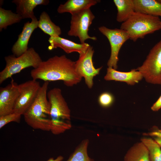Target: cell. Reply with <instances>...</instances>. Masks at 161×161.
Returning <instances> with one entry per match:
<instances>
[{
	"label": "cell",
	"instance_id": "23",
	"mask_svg": "<svg viewBox=\"0 0 161 161\" xmlns=\"http://www.w3.org/2000/svg\"><path fill=\"white\" fill-rule=\"evenodd\" d=\"M88 140L82 141L66 161H92L88 154Z\"/></svg>",
	"mask_w": 161,
	"mask_h": 161
},
{
	"label": "cell",
	"instance_id": "9",
	"mask_svg": "<svg viewBox=\"0 0 161 161\" xmlns=\"http://www.w3.org/2000/svg\"><path fill=\"white\" fill-rule=\"evenodd\" d=\"M41 86L39 82L34 79L18 84L20 93L13 112L24 115L34 101Z\"/></svg>",
	"mask_w": 161,
	"mask_h": 161
},
{
	"label": "cell",
	"instance_id": "6",
	"mask_svg": "<svg viewBox=\"0 0 161 161\" xmlns=\"http://www.w3.org/2000/svg\"><path fill=\"white\" fill-rule=\"evenodd\" d=\"M136 69L147 83L161 85V39L151 49L142 65Z\"/></svg>",
	"mask_w": 161,
	"mask_h": 161
},
{
	"label": "cell",
	"instance_id": "28",
	"mask_svg": "<svg viewBox=\"0 0 161 161\" xmlns=\"http://www.w3.org/2000/svg\"><path fill=\"white\" fill-rule=\"evenodd\" d=\"M64 159V157L61 156H59L56 158L54 159L53 158H50L47 161H61Z\"/></svg>",
	"mask_w": 161,
	"mask_h": 161
},
{
	"label": "cell",
	"instance_id": "27",
	"mask_svg": "<svg viewBox=\"0 0 161 161\" xmlns=\"http://www.w3.org/2000/svg\"><path fill=\"white\" fill-rule=\"evenodd\" d=\"M161 109V95L157 100L151 107V110L154 112H157Z\"/></svg>",
	"mask_w": 161,
	"mask_h": 161
},
{
	"label": "cell",
	"instance_id": "24",
	"mask_svg": "<svg viewBox=\"0 0 161 161\" xmlns=\"http://www.w3.org/2000/svg\"><path fill=\"white\" fill-rule=\"evenodd\" d=\"M21 115L13 112L4 115L0 116V128L1 129L8 123L14 122L19 123L21 120Z\"/></svg>",
	"mask_w": 161,
	"mask_h": 161
},
{
	"label": "cell",
	"instance_id": "7",
	"mask_svg": "<svg viewBox=\"0 0 161 161\" xmlns=\"http://www.w3.org/2000/svg\"><path fill=\"white\" fill-rule=\"evenodd\" d=\"M70 26L68 35L78 37L81 44L85 43L89 39L96 40L95 36H90L88 34L89 28L95 16L89 8L71 15Z\"/></svg>",
	"mask_w": 161,
	"mask_h": 161
},
{
	"label": "cell",
	"instance_id": "20",
	"mask_svg": "<svg viewBox=\"0 0 161 161\" xmlns=\"http://www.w3.org/2000/svg\"><path fill=\"white\" fill-rule=\"evenodd\" d=\"M38 27L51 37L59 36L62 33L60 27L52 21L49 16L45 11L42 12L40 16Z\"/></svg>",
	"mask_w": 161,
	"mask_h": 161
},
{
	"label": "cell",
	"instance_id": "26",
	"mask_svg": "<svg viewBox=\"0 0 161 161\" xmlns=\"http://www.w3.org/2000/svg\"><path fill=\"white\" fill-rule=\"evenodd\" d=\"M153 131L148 133H145V135L152 136L153 137H161V130L155 127Z\"/></svg>",
	"mask_w": 161,
	"mask_h": 161
},
{
	"label": "cell",
	"instance_id": "4",
	"mask_svg": "<svg viewBox=\"0 0 161 161\" xmlns=\"http://www.w3.org/2000/svg\"><path fill=\"white\" fill-rule=\"evenodd\" d=\"M120 29L127 32L130 39L135 41L161 29V20L159 17L135 12L122 23Z\"/></svg>",
	"mask_w": 161,
	"mask_h": 161
},
{
	"label": "cell",
	"instance_id": "30",
	"mask_svg": "<svg viewBox=\"0 0 161 161\" xmlns=\"http://www.w3.org/2000/svg\"></svg>",
	"mask_w": 161,
	"mask_h": 161
},
{
	"label": "cell",
	"instance_id": "17",
	"mask_svg": "<svg viewBox=\"0 0 161 161\" xmlns=\"http://www.w3.org/2000/svg\"><path fill=\"white\" fill-rule=\"evenodd\" d=\"M135 12L155 16H161V1L133 0Z\"/></svg>",
	"mask_w": 161,
	"mask_h": 161
},
{
	"label": "cell",
	"instance_id": "1",
	"mask_svg": "<svg viewBox=\"0 0 161 161\" xmlns=\"http://www.w3.org/2000/svg\"><path fill=\"white\" fill-rule=\"evenodd\" d=\"M75 61L65 55H55L42 61L38 66L30 72L32 79L44 81L62 80L67 86H72L81 81L82 78L77 72Z\"/></svg>",
	"mask_w": 161,
	"mask_h": 161
},
{
	"label": "cell",
	"instance_id": "12",
	"mask_svg": "<svg viewBox=\"0 0 161 161\" xmlns=\"http://www.w3.org/2000/svg\"><path fill=\"white\" fill-rule=\"evenodd\" d=\"M24 24L22 30L12 48L13 55L18 57L28 49V45L30 38L34 31L38 27V20L36 17Z\"/></svg>",
	"mask_w": 161,
	"mask_h": 161
},
{
	"label": "cell",
	"instance_id": "15",
	"mask_svg": "<svg viewBox=\"0 0 161 161\" xmlns=\"http://www.w3.org/2000/svg\"><path fill=\"white\" fill-rule=\"evenodd\" d=\"M12 2L16 6V12L22 19L36 17L33 10L38 5H46L49 3L48 0H13Z\"/></svg>",
	"mask_w": 161,
	"mask_h": 161
},
{
	"label": "cell",
	"instance_id": "19",
	"mask_svg": "<svg viewBox=\"0 0 161 161\" xmlns=\"http://www.w3.org/2000/svg\"><path fill=\"white\" fill-rule=\"evenodd\" d=\"M113 2L117 10L118 22L126 21L135 12L133 0H114Z\"/></svg>",
	"mask_w": 161,
	"mask_h": 161
},
{
	"label": "cell",
	"instance_id": "18",
	"mask_svg": "<svg viewBox=\"0 0 161 161\" xmlns=\"http://www.w3.org/2000/svg\"><path fill=\"white\" fill-rule=\"evenodd\" d=\"M124 161H150L148 150L142 142L136 143L128 150Z\"/></svg>",
	"mask_w": 161,
	"mask_h": 161
},
{
	"label": "cell",
	"instance_id": "10",
	"mask_svg": "<svg viewBox=\"0 0 161 161\" xmlns=\"http://www.w3.org/2000/svg\"><path fill=\"white\" fill-rule=\"evenodd\" d=\"M94 52L92 47L90 45L85 52L79 55L75 64L77 72L84 78L86 84L90 89L93 86L94 78L99 74L102 67L96 69L94 67L92 61Z\"/></svg>",
	"mask_w": 161,
	"mask_h": 161
},
{
	"label": "cell",
	"instance_id": "2",
	"mask_svg": "<svg viewBox=\"0 0 161 161\" xmlns=\"http://www.w3.org/2000/svg\"><path fill=\"white\" fill-rule=\"evenodd\" d=\"M49 84V81H44L33 103L23 115L26 123L34 129L50 130L51 106L47 97Z\"/></svg>",
	"mask_w": 161,
	"mask_h": 161
},
{
	"label": "cell",
	"instance_id": "22",
	"mask_svg": "<svg viewBox=\"0 0 161 161\" xmlns=\"http://www.w3.org/2000/svg\"><path fill=\"white\" fill-rule=\"evenodd\" d=\"M141 142L148 150L150 161H161V147L154 139L143 138Z\"/></svg>",
	"mask_w": 161,
	"mask_h": 161
},
{
	"label": "cell",
	"instance_id": "29",
	"mask_svg": "<svg viewBox=\"0 0 161 161\" xmlns=\"http://www.w3.org/2000/svg\"><path fill=\"white\" fill-rule=\"evenodd\" d=\"M154 139L160 145L161 147V137H153Z\"/></svg>",
	"mask_w": 161,
	"mask_h": 161
},
{
	"label": "cell",
	"instance_id": "3",
	"mask_svg": "<svg viewBox=\"0 0 161 161\" xmlns=\"http://www.w3.org/2000/svg\"><path fill=\"white\" fill-rule=\"evenodd\" d=\"M47 97L50 104V130L54 134L62 133L71 128V113L61 90L53 88L47 93Z\"/></svg>",
	"mask_w": 161,
	"mask_h": 161
},
{
	"label": "cell",
	"instance_id": "21",
	"mask_svg": "<svg viewBox=\"0 0 161 161\" xmlns=\"http://www.w3.org/2000/svg\"><path fill=\"white\" fill-rule=\"evenodd\" d=\"M22 19L21 16L11 10L0 8V31L6 29L8 26L20 22Z\"/></svg>",
	"mask_w": 161,
	"mask_h": 161
},
{
	"label": "cell",
	"instance_id": "14",
	"mask_svg": "<svg viewBox=\"0 0 161 161\" xmlns=\"http://www.w3.org/2000/svg\"><path fill=\"white\" fill-rule=\"evenodd\" d=\"M48 41L50 44L48 47L49 50L59 47L67 54L76 52L79 55L82 54L86 51L90 45L85 43L83 44H77L60 36L50 37Z\"/></svg>",
	"mask_w": 161,
	"mask_h": 161
},
{
	"label": "cell",
	"instance_id": "5",
	"mask_svg": "<svg viewBox=\"0 0 161 161\" xmlns=\"http://www.w3.org/2000/svg\"><path fill=\"white\" fill-rule=\"evenodd\" d=\"M6 66L0 72V83L18 73L23 69L32 67L37 68L43 61L39 54L32 47L29 48L25 53L18 57L9 55L4 58Z\"/></svg>",
	"mask_w": 161,
	"mask_h": 161
},
{
	"label": "cell",
	"instance_id": "11",
	"mask_svg": "<svg viewBox=\"0 0 161 161\" xmlns=\"http://www.w3.org/2000/svg\"><path fill=\"white\" fill-rule=\"evenodd\" d=\"M17 84L12 80L10 83L0 88V116L13 112L19 95Z\"/></svg>",
	"mask_w": 161,
	"mask_h": 161
},
{
	"label": "cell",
	"instance_id": "16",
	"mask_svg": "<svg viewBox=\"0 0 161 161\" xmlns=\"http://www.w3.org/2000/svg\"><path fill=\"white\" fill-rule=\"evenodd\" d=\"M100 1L98 0H68L61 4L57 9L59 13H69L71 15L90 8Z\"/></svg>",
	"mask_w": 161,
	"mask_h": 161
},
{
	"label": "cell",
	"instance_id": "25",
	"mask_svg": "<svg viewBox=\"0 0 161 161\" xmlns=\"http://www.w3.org/2000/svg\"><path fill=\"white\" fill-rule=\"evenodd\" d=\"M114 99L113 95L111 93L105 92L100 95L98 98V102L102 107L107 108L112 105Z\"/></svg>",
	"mask_w": 161,
	"mask_h": 161
},
{
	"label": "cell",
	"instance_id": "13",
	"mask_svg": "<svg viewBox=\"0 0 161 161\" xmlns=\"http://www.w3.org/2000/svg\"><path fill=\"white\" fill-rule=\"evenodd\" d=\"M143 78L142 74L136 69H133L128 72H123L110 67L107 68L106 74L104 77V79L106 81L124 82L131 86L138 83Z\"/></svg>",
	"mask_w": 161,
	"mask_h": 161
},
{
	"label": "cell",
	"instance_id": "8",
	"mask_svg": "<svg viewBox=\"0 0 161 161\" xmlns=\"http://www.w3.org/2000/svg\"><path fill=\"white\" fill-rule=\"evenodd\" d=\"M98 29L108 38L110 44L111 52L107 63L108 67L117 70L120 50L124 43L130 39L129 36L126 31L120 29H112L103 26Z\"/></svg>",
	"mask_w": 161,
	"mask_h": 161
}]
</instances>
